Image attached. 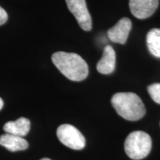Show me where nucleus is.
<instances>
[{"label": "nucleus", "instance_id": "2", "mask_svg": "<svg viewBox=\"0 0 160 160\" xmlns=\"http://www.w3.org/2000/svg\"><path fill=\"white\" fill-rule=\"evenodd\" d=\"M111 104L118 114L128 121H137L145 115V105L134 93H115L111 98Z\"/></svg>", "mask_w": 160, "mask_h": 160}, {"label": "nucleus", "instance_id": "13", "mask_svg": "<svg viewBox=\"0 0 160 160\" xmlns=\"http://www.w3.org/2000/svg\"><path fill=\"white\" fill-rule=\"evenodd\" d=\"M8 20V13L2 8L0 6V25H2Z\"/></svg>", "mask_w": 160, "mask_h": 160}, {"label": "nucleus", "instance_id": "9", "mask_svg": "<svg viewBox=\"0 0 160 160\" xmlns=\"http://www.w3.org/2000/svg\"><path fill=\"white\" fill-rule=\"evenodd\" d=\"M31 129V122L28 119L21 117L16 121L8 122L5 124L3 130L6 133L23 137L28 133Z\"/></svg>", "mask_w": 160, "mask_h": 160}, {"label": "nucleus", "instance_id": "6", "mask_svg": "<svg viewBox=\"0 0 160 160\" xmlns=\"http://www.w3.org/2000/svg\"><path fill=\"white\" fill-rule=\"evenodd\" d=\"M159 0H129L131 13L139 19L151 17L157 11Z\"/></svg>", "mask_w": 160, "mask_h": 160}, {"label": "nucleus", "instance_id": "1", "mask_svg": "<svg viewBox=\"0 0 160 160\" xmlns=\"http://www.w3.org/2000/svg\"><path fill=\"white\" fill-rule=\"evenodd\" d=\"M53 65L68 79L74 82H81L88 75V66L79 54L58 51L51 57Z\"/></svg>", "mask_w": 160, "mask_h": 160}, {"label": "nucleus", "instance_id": "14", "mask_svg": "<svg viewBox=\"0 0 160 160\" xmlns=\"http://www.w3.org/2000/svg\"><path fill=\"white\" fill-rule=\"evenodd\" d=\"M3 105H4V102H3V100L2 99V98H0V110L3 107Z\"/></svg>", "mask_w": 160, "mask_h": 160}, {"label": "nucleus", "instance_id": "12", "mask_svg": "<svg viewBox=\"0 0 160 160\" xmlns=\"http://www.w3.org/2000/svg\"><path fill=\"white\" fill-rule=\"evenodd\" d=\"M150 96L156 103L160 105V83H154L148 87Z\"/></svg>", "mask_w": 160, "mask_h": 160}, {"label": "nucleus", "instance_id": "15", "mask_svg": "<svg viewBox=\"0 0 160 160\" xmlns=\"http://www.w3.org/2000/svg\"><path fill=\"white\" fill-rule=\"evenodd\" d=\"M40 160H51V159H48V158H43V159H41Z\"/></svg>", "mask_w": 160, "mask_h": 160}, {"label": "nucleus", "instance_id": "10", "mask_svg": "<svg viewBox=\"0 0 160 160\" xmlns=\"http://www.w3.org/2000/svg\"><path fill=\"white\" fill-rule=\"evenodd\" d=\"M0 145L11 152L24 151L28 148V142L24 138L9 133L0 137Z\"/></svg>", "mask_w": 160, "mask_h": 160}, {"label": "nucleus", "instance_id": "4", "mask_svg": "<svg viewBox=\"0 0 160 160\" xmlns=\"http://www.w3.org/2000/svg\"><path fill=\"white\" fill-rule=\"evenodd\" d=\"M58 139L64 145L73 150H82L85 146V139L82 133L74 126L64 124L57 128Z\"/></svg>", "mask_w": 160, "mask_h": 160}, {"label": "nucleus", "instance_id": "8", "mask_svg": "<svg viewBox=\"0 0 160 160\" xmlns=\"http://www.w3.org/2000/svg\"><path fill=\"white\" fill-rule=\"evenodd\" d=\"M116 68V53L111 45L105 46L101 59L97 65V71L102 74L108 75L114 71Z\"/></svg>", "mask_w": 160, "mask_h": 160}, {"label": "nucleus", "instance_id": "5", "mask_svg": "<svg viewBox=\"0 0 160 160\" xmlns=\"http://www.w3.org/2000/svg\"><path fill=\"white\" fill-rule=\"evenodd\" d=\"M68 8L74 16L78 24L85 31L92 29V19L85 0H65Z\"/></svg>", "mask_w": 160, "mask_h": 160}, {"label": "nucleus", "instance_id": "11", "mask_svg": "<svg viewBox=\"0 0 160 160\" xmlns=\"http://www.w3.org/2000/svg\"><path fill=\"white\" fill-rule=\"evenodd\" d=\"M148 48L153 57L160 58V28H153L146 37Z\"/></svg>", "mask_w": 160, "mask_h": 160}, {"label": "nucleus", "instance_id": "3", "mask_svg": "<svg viewBox=\"0 0 160 160\" xmlns=\"http://www.w3.org/2000/svg\"><path fill=\"white\" fill-rule=\"evenodd\" d=\"M152 148V140L147 133L133 131L128 136L125 142V151L128 157L140 160L149 154Z\"/></svg>", "mask_w": 160, "mask_h": 160}, {"label": "nucleus", "instance_id": "7", "mask_svg": "<svg viewBox=\"0 0 160 160\" xmlns=\"http://www.w3.org/2000/svg\"><path fill=\"white\" fill-rule=\"evenodd\" d=\"M131 28V19L124 17L108 31V37L113 42L124 45L127 42Z\"/></svg>", "mask_w": 160, "mask_h": 160}]
</instances>
